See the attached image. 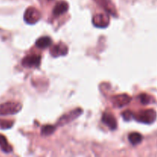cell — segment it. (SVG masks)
<instances>
[{"label":"cell","instance_id":"7a4b0ae2","mask_svg":"<svg viewBox=\"0 0 157 157\" xmlns=\"http://www.w3.org/2000/svg\"><path fill=\"white\" fill-rule=\"evenodd\" d=\"M22 105L20 103L6 102L0 104V116L14 115L21 111Z\"/></svg>","mask_w":157,"mask_h":157},{"label":"cell","instance_id":"e0dca14e","mask_svg":"<svg viewBox=\"0 0 157 157\" xmlns=\"http://www.w3.org/2000/svg\"><path fill=\"white\" fill-rule=\"evenodd\" d=\"M14 124V121L11 120H2L0 119V129L2 130H6L12 127Z\"/></svg>","mask_w":157,"mask_h":157},{"label":"cell","instance_id":"6da1fadb","mask_svg":"<svg viewBox=\"0 0 157 157\" xmlns=\"http://www.w3.org/2000/svg\"><path fill=\"white\" fill-rule=\"evenodd\" d=\"M133 119H135L138 122L143 123V124H151L156 121V113L153 109L141 110L133 115Z\"/></svg>","mask_w":157,"mask_h":157},{"label":"cell","instance_id":"9a60e30c","mask_svg":"<svg viewBox=\"0 0 157 157\" xmlns=\"http://www.w3.org/2000/svg\"><path fill=\"white\" fill-rule=\"evenodd\" d=\"M56 130V127L55 126L53 125H44V127L41 128V134L44 135V136H49V135L52 134Z\"/></svg>","mask_w":157,"mask_h":157},{"label":"cell","instance_id":"ba28073f","mask_svg":"<svg viewBox=\"0 0 157 157\" xmlns=\"http://www.w3.org/2000/svg\"><path fill=\"white\" fill-rule=\"evenodd\" d=\"M67 52H68V48L63 42L58 43L50 48V54L54 58L64 56L67 55Z\"/></svg>","mask_w":157,"mask_h":157},{"label":"cell","instance_id":"5bb4252c","mask_svg":"<svg viewBox=\"0 0 157 157\" xmlns=\"http://www.w3.org/2000/svg\"><path fill=\"white\" fill-rule=\"evenodd\" d=\"M129 141L133 146H136L140 144L143 140V136L139 133H132L128 136Z\"/></svg>","mask_w":157,"mask_h":157},{"label":"cell","instance_id":"5b68a950","mask_svg":"<svg viewBox=\"0 0 157 157\" xmlns=\"http://www.w3.org/2000/svg\"><path fill=\"white\" fill-rule=\"evenodd\" d=\"M41 58L38 55H27L21 60V65L25 67H37L41 64Z\"/></svg>","mask_w":157,"mask_h":157},{"label":"cell","instance_id":"8992f818","mask_svg":"<svg viewBox=\"0 0 157 157\" xmlns=\"http://www.w3.org/2000/svg\"><path fill=\"white\" fill-rule=\"evenodd\" d=\"M132 98L128 94H118L113 96L111 98V102L113 107L117 108H121L124 106L127 105L131 101Z\"/></svg>","mask_w":157,"mask_h":157},{"label":"cell","instance_id":"9c48e42d","mask_svg":"<svg viewBox=\"0 0 157 157\" xmlns=\"http://www.w3.org/2000/svg\"><path fill=\"white\" fill-rule=\"evenodd\" d=\"M94 1L101 8H103L107 13L113 15V17L117 16V12L116 7L110 0H94Z\"/></svg>","mask_w":157,"mask_h":157},{"label":"cell","instance_id":"2e32d148","mask_svg":"<svg viewBox=\"0 0 157 157\" xmlns=\"http://www.w3.org/2000/svg\"><path fill=\"white\" fill-rule=\"evenodd\" d=\"M139 98L141 104H144V105L153 103V98L150 95L147 94H141L139 95Z\"/></svg>","mask_w":157,"mask_h":157},{"label":"cell","instance_id":"3957f363","mask_svg":"<svg viewBox=\"0 0 157 157\" xmlns=\"http://www.w3.org/2000/svg\"><path fill=\"white\" fill-rule=\"evenodd\" d=\"M41 15L39 11L34 7H29L26 9L24 15V20L26 23L34 25L41 19Z\"/></svg>","mask_w":157,"mask_h":157},{"label":"cell","instance_id":"ac0fdd59","mask_svg":"<svg viewBox=\"0 0 157 157\" xmlns=\"http://www.w3.org/2000/svg\"><path fill=\"white\" fill-rule=\"evenodd\" d=\"M133 115L134 113L130 110H125L122 113V117L126 121H130V120L133 119Z\"/></svg>","mask_w":157,"mask_h":157},{"label":"cell","instance_id":"8fae6325","mask_svg":"<svg viewBox=\"0 0 157 157\" xmlns=\"http://www.w3.org/2000/svg\"><path fill=\"white\" fill-rule=\"evenodd\" d=\"M68 3L65 1H61L58 2L55 5V6L53 9V14L55 16H58V15H63L64 13L67 12L68 10Z\"/></svg>","mask_w":157,"mask_h":157},{"label":"cell","instance_id":"7c38bea8","mask_svg":"<svg viewBox=\"0 0 157 157\" xmlns=\"http://www.w3.org/2000/svg\"><path fill=\"white\" fill-rule=\"evenodd\" d=\"M52 44V40L50 37L48 36H44L38 38L35 42V45L39 48H46L50 47Z\"/></svg>","mask_w":157,"mask_h":157},{"label":"cell","instance_id":"4fadbf2b","mask_svg":"<svg viewBox=\"0 0 157 157\" xmlns=\"http://www.w3.org/2000/svg\"><path fill=\"white\" fill-rule=\"evenodd\" d=\"M0 148L6 153H9L12 151V147L9 145L6 138L2 135H0Z\"/></svg>","mask_w":157,"mask_h":157},{"label":"cell","instance_id":"277c9868","mask_svg":"<svg viewBox=\"0 0 157 157\" xmlns=\"http://www.w3.org/2000/svg\"><path fill=\"white\" fill-rule=\"evenodd\" d=\"M83 110L81 109L78 108L75 109V110H72V111H70L69 113H66L64 116L61 117L58 121V125L59 126H64L65 124H69L70 122L73 121L74 120L76 119L77 117L80 116V115L82 113Z\"/></svg>","mask_w":157,"mask_h":157},{"label":"cell","instance_id":"30bf717a","mask_svg":"<svg viewBox=\"0 0 157 157\" xmlns=\"http://www.w3.org/2000/svg\"><path fill=\"white\" fill-rule=\"evenodd\" d=\"M101 121L111 130H116L117 127V122L116 118L111 113H104L103 114L102 118H101Z\"/></svg>","mask_w":157,"mask_h":157},{"label":"cell","instance_id":"52a82bcc","mask_svg":"<svg viewBox=\"0 0 157 157\" xmlns=\"http://www.w3.org/2000/svg\"><path fill=\"white\" fill-rule=\"evenodd\" d=\"M92 21H93V24L94 26L98 28H101V29H104V28L107 27L109 25L110 17H109L108 15H106V14H97L93 17Z\"/></svg>","mask_w":157,"mask_h":157}]
</instances>
